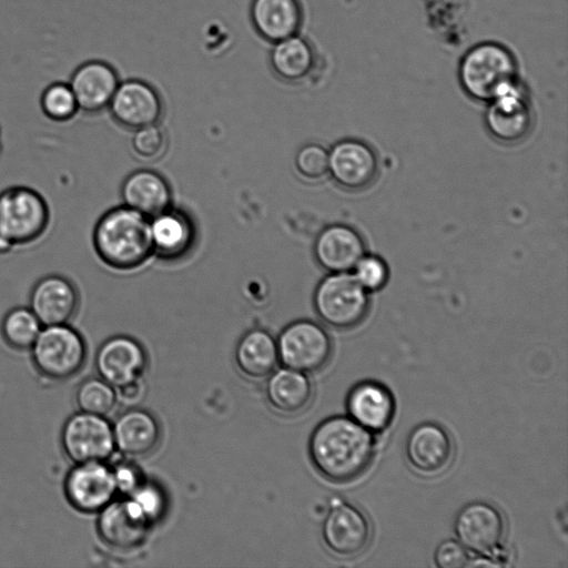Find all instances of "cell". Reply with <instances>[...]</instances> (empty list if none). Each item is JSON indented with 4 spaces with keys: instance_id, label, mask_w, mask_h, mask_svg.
Returning a JSON list of instances; mask_svg holds the SVG:
<instances>
[{
    "instance_id": "6da1fadb",
    "label": "cell",
    "mask_w": 568,
    "mask_h": 568,
    "mask_svg": "<svg viewBox=\"0 0 568 568\" xmlns=\"http://www.w3.org/2000/svg\"><path fill=\"white\" fill-rule=\"evenodd\" d=\"M374 433L347 415H334L320 422L308 438V457L325 479L348 483L362 476L375 454Z\"/></svg>"
},
{
    "instance_id": "7a4b0ae2",
    "label": "cell",
    "mask_w": 568,
    "mask_h": 568,
    "mask_svg": "<svg viewBox=\"0 0 568 568\" xmlns=\"http://www.w3.org/2000/svg\"><path fill=\"white\" fill-rule=\"evenodd\" d=\"M97 257L109 268L130 272L152 255L150 217L125 205L104 212L92 231Z\"/></svg>"
},
{
    "instance_id": "3957f363",
    "label": "cell",
    "mask_w": 568,
    "mask_h": 568,
    "mask_svg": "<svg viewBox=\"0 0 568 568\" xmlns=\"http://www.w3.org/2000/svg\"><path fill=\"white\" fill-rule=\"evenodd\" d=\"M50 225V204L38 190L11 185L0 192V254L36 244Z\"/></svg>"
},
{
    "instance_id": "277c9868",
    "label": "cell",
    "mask_w": 568,
    "mask_h": 568,
    "mask_svg": "<svg viewBox=\"0 0 568 568\" xmlns=\"http://www.w3.org/2000/svg\"><path fill=\"white\" fill-rule=\"evenodd\" d=\"M458 78L468 97L489 102L518 82L517 62L504 44L480 42L463 55Z\"/></svg>"
},
{
    "instance_id": "5b68a950",
    "label": "cell",
    "mask_w": 568,
    "mask_h": 568,
    "mask_svg": "<svg viewBox=\"0 0 568 568\" xmlns=\"http://www.w3.org/2000/svg\"><path fill=\"white\" fill-rule=\"evenodd\" d=\"M313 305L324 324L336 329H349L365 320L371 298L352 273H328L314 291Z\"/></svg>"
},
{
    "instance_id": "8992f818",
    "label": "cell",
    "mask_w": 568,
    "mask_h": 568,
    "mask_svg": "<svg viewBox=\"0 0 568 568\" xmlns=\"http://www.w3.org/2000/svg\"><path fill=\"white\" fill-rule=\"evenodd\" d=\"M30 349L38 373L52 381L77 375L88 353L83 336L70 324L42 326Z\"/></svg>"
},
{
    "instance_id": "52a82bcc",
    "label": "cell",
    "mask_w": 568,
    "mask_h": 568,
    "mask_svg": "<svg viewBox=\"0 0 568 568\" xmlns=\"http://www.w3.org/2000/svg\"><path fill=\"white\" fill-rule=\"evenodd\" d=\"M276 344L280 363L305 374L321 371L333 354L331 335L322 324L311 320H297L286 325Z\"/></svg>"
},
{
    "instance_id": "ba28073f",
    "label": "cell",
    "mask_w": 568,
    "mask_h": 568,
    "mask_svg": "<svg viewBox=\"0 0 568 568\" xmlns=\"http://www.w3.org/2000/svg\"><path fill=\"white\" fill-rule=\"evenodd\" d=\"M372 534L371 521L361 508L341 497L329 500L321 535L332 554L341 558L357 557L367 549Z\"/></svg>"
},
{
    "instance_id": "9c48e42d",
    "label": "cell",
    "mask_w": 568,
    "mask_h": 568,
    "mask_svg": "<svg viewBox=\"0 0 568 568\" xmlns=\"http://www.w3.org/2000/svg\"><path fill=\"white\" fill-rule=\"evenodd\" d=\"M61 448L73 464L106 462L115 450L112 424L105 416L78 412L64 422Z\"/></svg>"
},
{
    "instance_id": "30bf717a",
    "label": "cell",
    "mask_w": 568,
    "mask_h": 568,
    "mask_svg": "<svg viewBox=\"0 0 568 568\" xmlns=\"http://www.w3.org/2000/svg\"><path fill=\"white\" fill-rule=\"evenodd\" d=\"M453 527L467 550L480 556H496L505 537L506 521L495 505L474 500L457 511Z\"/></svg>"
},
{
    "instance_id": "8fae6325",
    "label": "cell",
    "mask_w": 568,
    "mask_h": 568,
    "mask_svg": "<svg viewBox=\"0 0 568 568\" xmlns=\"http://www.w3.org/2000/svg\"><path fill=\"white\" fill-rule=\"evenodd\" d=\"M63 493L82 514H98L118 495L111 466L105 462L74 464L67 473Z\"/></svg>"
},
{
    "instance_id": "7c38bea8",
    "label": "cell",
    "mask_w": 568,
    "mask_h": 568,
    "mask_svg": "<svg viewBox=\"0 0 568 568\" xmlns=\"http://www.w3.org/2000/svg\"><path fill=\"white\" fill-rule=\"evenodd\" d=\"M485 124L488 133L504 144L519 143L529 135L534 114L519 82L488 102Z\"/></svg>"
},
{
    "instance_id": "4fadbf2b",
    "label": "cell",
    "mask_w": 568,
    "mask_h": 568,
    "mask_svg": "<svg viewBox=\"0 0 568 568\" xmlns=\"http://www.w3.org/2000/svg\"><path fill=\"white\" fill-rule=\"evenodd\" d=\"M153 525L129 498L113 499L98 513L97 532L112 549L129 551L140 547Z\"/></svg>"
},
{
    "instance_id": "5bb4252c",
    "label": "cell",
    "mask_w": 568,
    "mask_h": 568,
    "mask_svg": "<svg viewBox=\"0 0 568 568\" xmlns=\"http://www.w3.org/2000/svg\"><path fill=\"white\" fill-rule=\"evenodd\" d=\"M327 173L339 187L351 192L363 191L378 175V158L366 142L344 139L328 150Z\"/></svg>"
},
{
    "instance_id": "9a60e30c",
    "label": "cell",
    "mask_w": 568,
    "mask_h": 568,
    "mask_svg": "<svg viewBox=\"0 0 568 568\" xmlns=\"http://www.w3.org/2000/svg\"><path fill=\"white\" fill-rule=\"evenodd\" d=\"M148 363L143 345L128 335L109 337L99 346L94 357L99 377L115 388L141 379Z\"/></svg>"
},
{
    "instance_id": "2e32d148",
    "label": "cell",
    "mask_w": 568,
    "mask_h": 568,
    "mask_svg": "<svg viewBox=\"0 0 568 568\" xmlns=\"http://www.w3.org/2000/svg\"><path fill=\"white\" fill-rule=\"evenodd\" d=\"M42 326L70 324L80 306V292L68 276L51 273L34 282L29 305Z\"/></svg>"
},
{
    "instance_id": "e0dca14e",
    "label": "cell",
    "mask_w": 568,
    "mask_h": 568,
    "mask_svg": "<svg viewBox=\"0 0 568 568\" xmlns=\"http://www.w3.org/2000/svg\"><path fill=\"white\" fill-rule=\"evenodd\" d=\"M454 456V442L447 429L424 422L410 429L405 440V457L418 474L434 476L444 471Z\"/></svg>"
},
{
    "instance_id": "ac0fdd59",
    "label": "cell",
    "mask_w": 568,
    "mask_h": 568,
    "mask_svg": "<svg viewBox=\"0 0 568 568\" xmlns=\"http://www.w3.org/2000/svg\"><path fill=\"white\" fill-rule=\"evenodd\" d=\"M108 109L118 124L136 130L156 124L163 104L152 85L141 80H126L119 83Z\"/></svg>"
},
{
    "instance_id": "d6986e66",
    "label": "cell",
    "mask_w": 568,
    "mask_h": 568,
    "mask_svg": "<svg viewBox=\"0 0 568 568\" xmlns=\"http://www.w3.org/2000/svg\"><path fill=\"white\" fill-rule=\"evenodd\" d=\"M68 83L74 93L79 111L97 114L108 109L120 81L111 64L101 60H89L74 69Z\"/></svg>"
},
{
    "instance_id": "ffe728a7",
    "label": "cell",
    "mask_w": 568,
    "mask_h": 568,
    "mask_svg": "<svg viewBox=\"0 0 568 568\" xmlns=\"http://www.w3.org/2000/svg\"><path fill=\"white\" fill-rule=\"evenodd\" d=\"M347 416L374 434L382 433L392 424L396 404L392 392L375 381H362L347 393Z\"/></svg>"
},
{
    "instance_id": "44dd1931",
    "label": "cell",
    "mask_w": 568,
    "mask_h": 568,
    "mask_svg": "<svg viewBox=\"0 0 568 568\" xmlns=\"http://www.w3.org/2000/svg\"><path fill=\"white\" fill-rule=\"evenodd\" d=\"M115 449L126 457H144L160 445L162 427L150 410L130 407L112 424Z\"/></svg>"
},
{
    "instance_id": "7402d4cb",
    "label": "cell",
    "mask_w": 568,
    "mask_h": 568,
    "mask_svg": "<svg viewBox=\"0 0 568 568\" xmlns=\"http://www.w3.org/2000/svg\"><path fill=\"white\" fill-rule=\"evenodd\" d=\"M313 252L316 262L326 272H351L365 254V242L354 227L331 224L316 236Z\"/></svg>"
},
{
    "instance_id": "603a6c76",
    "label": "cell",
    "mask_w": 568,
    "mask_h": 568,
    "mask_svg": "<svg viewBox=\"0 0 568 568\" xmlns=\"http://www.w3.org/2000/svg\"><path fill=\"white\" fill-rule=\"evenodd\" d=\"M153 254L164 261L187 255L196 241V229L189 214L171 206L150 217Z\"/></svg>"
},
{
    "instance_id": "cb8c5ba5",
    "label": "cell",
    "mask_w": 568,
    "mask_h": 568,
    "mask_svg": "<svg viewBox=\"0 0 568 568\" xmlns=\"http://www.w3.org/2000/svg\"><path fill=\"white\" fill-rule=\"evenodd\" d=\"M266 378L265 399L276 413L295 416L311 405L314 387L307 374L283 367L275 369Z\"/></svg>"
},
{
    "instance_id": "d4e9b609",
    "label": "cell",
    "mask_w": 568,
    "mask_h": 568,
    "mask_svg": "<svg viewBox=\"0 0 568 568\" xmlns=\"http://www.w3.org/2000/svg\"><path fill=\"white\" fill-rule=\"evenodd\" d=\"M123 205L152 217L169 209L172 192L166 180L155 171L138 170L121 186Z\"/></svg>"
},
{
    "instance_id": "484cf974",
    "label": "cell",
    "mask_w": 568,
    "mask_h": 568,
    "mask_svg": "<svg viewBox=\"0 0 568 568\" xmlns=\"http://www.w3.org/2000/svg\"><path fill=\"white\" fill-rule=\"evenodd\" d=\"M251 20L263 39L275 43L297 34L302 7L298 0H253Z\"/></svg>"
},
{
    "instance_id": "4316f807",
    "label": "cell",
    "mask_w": 568,
    "mask_h": 568,
    "mask_svg": "<svg viewBox=\"0 0 568 568\" xmlns=\"http://www.w3.org/2000/svg\"><path fill=\"white\" fill-rule=\"evenodd\" d=\"M234 362L245 377L266 378L276 369L280 362L276 338L263 328L247 331L235 346Z\"/></svg>"
},
{
    "instance_id": "83f0119b",
    "label": "cell",
    "mask_w": 568,
    "mask_h": 568,
    "mask_svg": "<svg viewBox=\"0 0 568 568\" xmlns=\"http://www.w3.org/2000/svg\"><path fill=\"white\" fill-rule=\"evenodd\" d=\"M317 64L312 44L295 34L277 41L271 51V65L283 81L297 83L307 79Z\"/></svg>"
},
{
    "instance_id": "f1b7e54d",
    "label": "cell",
    "mask_w": 568,
    "mask_h": 568,
    "mask_svg": "<svg viewBox=\"0 0 568 568\" xmlns=\"http://www.w3.org/2000/svg\"><path fill=\"white\" fill-rule=\"evenodd\" d=\"M42 324L29 306L10 308L2 317L0 332L8 346L17 351L30 349Z\"/></svg>"
},
{
    "instance_id": "f546056e",
    "label": "cell",
    "mask_w": 568,
    "mask_h": 568,
    "mask_svg": "<svg viewBox=\"0 0 568 568\" xmlns=\"http://www.w3.org/2000/svg\"><path fill=\"white\" fill-rule=\"evenodd\" d=\"M74 399L79 412L106 416L116 405L118 392L101 377H89L77 387Z\"/></svg>"
},
{
    "instance_id": "4dcf8cb0",
    "label": "cell",
    "mask_w": 568,
    "mask_h": 568,
    "mask_svg": "<svg viewBox=\"0 0 568 568\" xmlns=\"http://www.w3.org/2000/svg\"><path fill=\"white\" fill-rule=\"evenodd\" d=\"M40 109L50 121H71L80 111L74 93L68 82L55 81L48 84L40 95Z\"/></svg>"
},
{
    "instance_id": "1f68e13d",
    "label": "cell",
    "mask_w": 568,
    "mask_h": 568,
    "mask_svg": "<svg viewBox=\"0 0 568 568\" xmlns=\"http://www.w3.org/2000/svg\"><path fill=\"white\" fill-rule=\"evenodd\" d=\"M126 497L134 501L152 525L161 520L166 513V494L155 481L144 479L143 483Z\"/></svg>"
},
{
    "instance_id": "d6a6232c",
    "label": "cell",
    "mask_w": 568,
    "mask_h": 568,
    "mask_svg": "<svg viewBox=\"0 0 568 568\" xmlns=\"http://www.w3.org/2000/svg\"><path fill=\"white\" fill-rule=\"evenodd\" d=\"M352 271L356 281L368 293L382 290L389 277L386 262L382 257L372 254H364Z\"/></svg>"
},
{
    "instance_id": "836d02e7",
    "label": "cell",
    "mask_w": 568,
    "mask_h": 568,
    "mask_svg": "<svg viewBox=\"0 0 568 568\" xmlns=\"http://www.w3.org/2000/svg\"><path fill=\"white\" fill-rule=\"evenodd\" d=\"M166 144V135L158 123L134 130L131 139L134 153L146 161L159 159L165 152Z\"/></svg>"
},
{
    "instance_id": "e575fe53",
    "label": "cell",
    "mask_w": 568,
    "mask_h": 568,
    "mask_svg": "<svg viewBox=\"0 0 568 568\" xmlns=\"http://www.w3.org/2000/svg\"><path fill=\"white\" fill-rule=\"evenodd\" d=\"M297 172L305 179L317 181L328 171V151L320 144L303 145L295 155Z\"/></svg>"
},
{
    "instance_id": "d590c367",
    "label": "cell",
    "mask_w": 568,
    "mask_h": 568,
    "mask_svg": "<svg viewBox=\"0 0 568 568\" xmlns=\"http://www.w3.org/2000/svg\"><path fill=\"white\" fill-rule=\"evenodd\" d=\"M433 561L438 568H462L468 566L470 559L467 549L459 541L446 539L437 545Z\"/></svg>"
},
{
    "instance_id": "8d00e7d4",
    "label": "cell",
    "mask_w": 568,
    "mask_h": 568,
    "mask_svg": "<svg viewBox=\"0 0 568 568\" xmlns=\"http://www.w3.org/2000/svg\"><path fill=\"white\" fill-rule=\"evenodd\" d=\"M118 494L129 496L145 479L141 469L132 462L121 460L111 466Z\"/></svg>"
},
{
    "instance_id": "74e56055",
    "label": "cell",
    "mask_w": 568,
    "mask_h": 568,
    "mask_svg": "<svg viewBox=\"0 0 568 568\" xmlns=\"http://www.w3.org/2000/svg\"><path fill=\"white\" fill-rule=\"evenodd\" d=\"M118 389V396H120V398L128 403H135L139 402L140 399L142 400V397L145 393V385L141 378L129 384H125L119 387Z\"/></svg>"
},
{
    "instance_id": "f35d334b",
    "label": "cell",
    "mask_w": 568,
    "mask_h": 568,
    "mask_svg": "<svg viewBox=\"0 0 568 568\" xmlns=\"http://www.w3.org/2000/svg\"><path fill=\"white\" fill-rule=\"evenodd\" d=\"M1 134V133H0ZM0 144H1V139H0Z\"/></svg>"
}]
</instances>
